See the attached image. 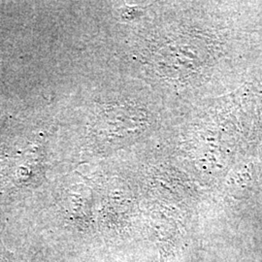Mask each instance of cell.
<instances>
[{
  "mask_svg": "<svg viewBox=\"0 0 262 262\" xmlns=\"http://www.w3.org/2000/svg\"><path fill=\"white\" fill-rule=\"evenodd\" d=\"M0 262H31L19 253L9 251L3 244L0 242Z\"/></svg>",
  "mask_w": 262,
  "mask_h": 262,
  "instance_id": "1",
  "label": "cell"
}]
</instances>
